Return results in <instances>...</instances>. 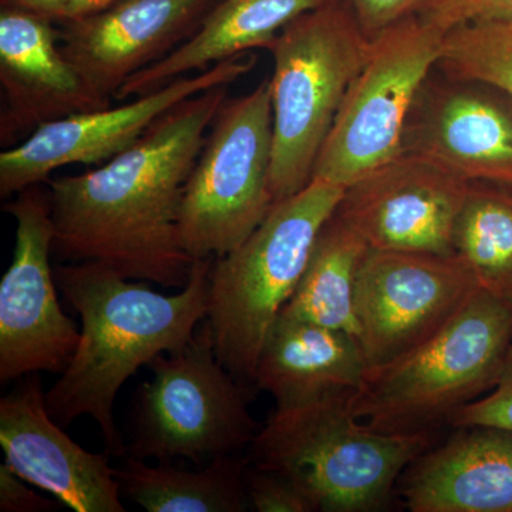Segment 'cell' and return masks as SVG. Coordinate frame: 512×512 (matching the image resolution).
<instances>
[{
  "instance_id": "5bb4252c",
  "label": "cell",
  "mask_w": 512,
  "mask_h": 512,
  "mask_svg": "<svg viewBox=\"0 0 512 512\" xmlns=\"http://www.w3.org/2000/svg\"><path fill=\"white\" fill-rule=\"evenodd\" d=\"M403 153L430 158L468 183L512 185V97L436 64L414 100Z\"/></svg>"
},
{
  "instance_id": "9c48e42d",
  "label": "cell",
  "mask_w": 512,
  "mask_h": 512,
  "mask_svg": "<svg viewBox=\"0 0 512 512\" xmlns=\"http://www.w3.org/2000/svg\"><path fill=\"white\" fill-rule=\"evenodd\" d=\"M443 39V30L421 16L370 39L366 62L350 84L312 180L346 188L403 153L407 119L439 62Z\"/></svg>"
},
{
  "instance_id": "7c38bea8",
  "label": "cell",
  "mask_w": 512,
  "mask_h": 512,
  "mask_svg": "<svg viewBox=\"0 0 512 512\" xmlns=\"http://www.w3.org/2000/svg\"><path fill=\"white\" fill-rule=\"evenodd\" d=\"M255 63L254 55L244 53L194 76L180 77L123 106L72 114L37 127L28 140L0 154V197L45 183L59 168L106 163L133 146L181 101L237 82Z\"/></svg>"
},
{
  "instance_id": "e0dca14e",
  "label": "cell",
  "mask_w": 512,
  "mask_h": 512,
  "mask_svg": "<svg viewBox=\"0 0 512 512\" xmlns=\"http://www.w3.org/2000/svg\"><path fill=\"white\" fill-rule=\"evenodd\" d=\"M0 84L2 141L104 107L64 57L53 20L6 5L0 12Z\"/></svg>"
},
{
  "instance_id": "30bf717a",
  "label": "cell",
  "mask_w": 512,
  "mask_h": 512,
  "mask_svg": "<svg viewBox=\"0 0 512 512\" xmlns=\"http://www.w3.org/2000/svg\"><path fill=\"white\" fill-rule=\"evenodd\" d=\"M16 221L12 264L0 281V382L63 373L80 330L60 306L50 265L55 225L49 194L32 185L3 207Z\"/></svg>"
},
{
  "instance_id": "603a6c76",
  "label": "cell",
  "mask_w": 512,
  "mask_h": 512,
  "mask_svg": "<svg viewBox=\"0 0 512 512\" xmlns=\"http://www.w3.org/2000/svg\"><path fill=\"white\" fill-rule=\"evenodd\" d=\"M453 249L478 288L512 305V185L470 183Z\"/></svg>"
},
{
  "instance_id": "8992f818",
  "label": "cell",
  "mask_w": 512,
  "mask_h": 512,
  "mask_svg": "<svg viewBox=\"0 0 512 512\" xmlns=\"http://www.w3.org/2000/svg\"><path fill=\"white\" fill-rule=\"evenodd\" d=\"M370 39L348 0H332L289 23L268 46L274 114L271 190L275 202L298 194L335 123Z\"/></svg>"
},
{
  "instance_id": "3957f363",
  "label": "cell",
  "mask_w": 512,
  "mask_h": 512,
  "mask_svg": "<svg viewBox=\"0 0 512 512\" xmlns=\"http://www.w3.org/2000/svg\"><path fill=\"white\" fill-rule=\"evenodd\" d=\"M275 409L249 444V464L291 478L316 511L370 512L431 446L433 433H384L360 423L352 394Z\"/></svg>"
},
{
  "instance_id": "8fae6325",
  "label": "cell",
  "mask_w": 512,
  "mask_h": 512,
  "mask_svg": "<svg viewBox=\"0 0 512 512\" xmlns=\"http://www.w3.org/2000/svg\"><path fill=\"white\" fill-rule=\"evenodd\" d=\"M477 289L456 255L367 249L355 296L356 340L367 372L439 332Z\"/></svg>"
},
{
  "instance_id": "52a82bcc",
  "label": "cell",
  "mask_w": 512,
  "mask_h": 512,
  "mask_svg": "<svg viewBox=\"0 0 512 512\" xmlns=\"http://www.w3.org/2000/svg\"><path fill=\"white\" fill-rule=\"evenodd\" d=\"M148 367L153 376L134 394L127 456L207 466L255 439L261 426L249 412L251 384L222 365L207 320L187 345Z\"/></svg>"
},
{
  "instance_id": "d4e9b609",
  "label": "cell",
  "mask_w": 512,
  "mask_h": 512,
  "mask_svg": "<svg viewBox=\"0 0 512 512\" xmlns=\"http://www.w3.org/2000/svg\"><path fill=\"white\" fill-rule=\"evenodd\" d=\"M249 507L258 512L316 511L311 498L291 478L249 464L245 471Z\"/></svg>"
},
{
  "instance_id": "ffe728a7",
  "label": "cell",
  "mask_w": 512,
  "mask_h": 512,
  "mask_svg": "<svg viewBox=\"0 0 512 512\" xmlns=\"http://www.w3.org/2000/svg\"><path fill=\"white\" fill-rule=\"evenodd\" d=\"M332 0H220L200 28L170 55L124 83L116 100L156 92L192 72L254 49H268L276 36L299 16Z\"/></svg>"
},
{
  "instance_id": "cb8c5ba5",
  "label": "cell",
  "mask_w": 512,
  "mask_h": 512,
  "mask_svg": "<svg viewBox=\"0 0 512 512\" xmlns=\"http://www.w3.org/2000/svg\"><path fill=\"white\" fill-rule=\"evenodd\" d=\"M437 67L493 84L512 97V25L476 22L448 30Z\"/></svg>"
},
{
  "instance_id": "44dd1931",
  "label": "cell",
  "mask_w": 512,
  "mask_h": 512,
  "mask_svg": "<svg viewBox=\"0 0 512 512\" xmlns=\"http://www.w3.org/2000/svg\"><path fill=\"white\" fill-rule=\"evenodd\" d=\"M116 468L121 497L148 512H244L249 510L245 471L248 456L241 453L215 458L201 470L123 457Z\"/></svg>"
},
{
  "instance_id": "4dcf8cb0",
  "label": "cell",
  "mask_w": 512,
  "mask_h": 512,
  "mask_svg": "<svg viewBox=\"0 0 512 512\" xmlns=\"http://www.w3.org/2000/svg\"><path fill=\"white\" fill-rule=\"evenodd\" d=\"M117 0H67L66 3V20H77L89 18L96 13L103 12L114 5Z\"/></svg>"
},
{
  "instance_id": "2e32d148",
  "label": "cell",
  "mask_w": 512,
  "mask_h": 512,
  "mask_svg": "<svg viewBox=\"0 0 512 512\" xmlns=\"http://www.w3.org/2000/svg\"><path fill=\"white\" fill-rule=\"evenodd\" d=\"M0 446L20 478L74 512H124L110 454L90 453L47 410L39 373L0 400Z\"/></svg>"
},
{
  "instance_id": "4316f807",
  "label": "cell",
  "mask_w": 512,
  "mask_h": 512,
  "mask_svg": "<svg viewBox=\"0 0 512 512\" xmlns=\"http://www.w3.org/2000/svg\"><path fill=\"white\" fill-rule=\"evenodd\" d=\"M421 18L444 33L467 23L501 22L512 25V0H431Z\"/></svg>"
},
{
  "instance_id": "5b68a950",
  "label": "cell",
  "mask_w": 512,
  "mask_h": 512,
  "mask_svg": "<svg viewBox=\"0 0 512 512\" xmlns=\"http://www.w3.org/2000/svg\"><path fill=\"white\" fill-rule=\"evenodd\" d=\"M511 346V303L478 288L439 332L367 372L353 412L384 433H433L493 389Z\"/></svg>"
},
{
  "instance_id": "f1b7e54d",
  "label": "cell",
  "mask_w": 512,
  "mask_h": 512,
  "mask_svg": "<svg viewBox=\"0 0 512 512\" xmlns=\"http://www.w3.org/2000/svg\"><path fill=\"white\" fill-rule=\"evenodd\" d=\"M57 501L39 495L6 463L0 464V511L52 512L59 510Z\"/></svg>"
},
{
  "instance_id": "4fadbf2b",
  "label": "cell",
  "mask_w": 512,
  "mask_h": 512,
  "mask_svg": "<svg viewBox=\"0 0 512 512\" xmlns=\"http://www.w3.org/2000/svg\"><path fill=\"white\" fill-rule=\"evenodd\" d=\"M468 187L436 161L402 153L346 187L335 215L369 248L454 255Z\"/></svg>"
},
{
  "instance_id": "7402d4cb",
  "label": "cell",
  "mask_w": 512,
  "mask_h": 512,
  "mask_svg": "<svg viewBox=\"0 0 512 512\" xmlns=\"http://www.w3.org/2000/svg\"><path fill=\"white\" fill-rule=\"evenodd\" d=\"M367 244L335 214L323 225L298 288L281 315L342 330L356 339V281Z\"/></svg>"
},
{
  "instance_id": "9a60e30c",
  "label": "cell",
  "mask_w": 512,
  "mask_h": 512,
  "mask_svg": "<svg viewBox=\"0 0 512 512\" xmlns=\"http://www.w3.org/2000/svg\"><path fill=\"white\" fill-rule=\"evenodd\" d=\"M220 0H117L59 29L62 53L101 106L134 74L183 45Z\"/></svg>"
},
{
  "instance_id": "ba28073f",
  "label": "cell",
  "mask_w": 512,
  "mask_h": 512,
  "mask_svg": "<svg viewBox=\"0 0 512 512\" xmlns=\"http://www.w3.org/2000/svg\"><path fill=\"white\" fill-rule=\"evenodd\" d=\"M274 114L271 82L224 101L185 183L178 215L181 245L194 261L237 249L268 217Z\"/></svg>"
},
{
  "instance_id": "277c9868",
  "label": "cell",
  "mask_w": 512,
  "mask_h": 512,
  "mask_svg": "<svg viewBox=\"0 0 512 512\" xmlns=\"http://www.w3.org/2000/svg\"><path fill=\"white\" fill-rule=\"evenodd\" d=\"M343 192L313 178L298 194L275 202L237 249L214 259L205 320L218 359L241 382L254 384L268 333L298 288Z\"/></svg>"
},
{
  "instance_id": "83f0119b",
  "label": "cell",
  "mask_w": 512,
  "mask_h": 512,
  "mask_svg": "<svg viewBox=\"0 0 512 512\" xmlns=\"http://www.w3.org/2000/svg\"><path fill=\"white\" fill-rule=\"evenodd\" d=\"M357 22L369 39L404 19L421 16L431 0H348Z\"/></svg>"
},
{
  "instance_id": "d6986e66",
  "label": "cell",
  "mask_w": 512,
  "mask_h": 512,
  "mask_svg": "<svg viewBox=\"0 0 512 512\" xmlns=\"http://www.w3.org/2000/svg\"><path fill=\"white\" fill-rule=\"evenodd\" d=\"M367 366L357 340L342 330L279 315L259 356L254 386L289 409L336 393L357 392Z\"/></svg>"
},
{
  "instance_id": "ac0fdd59",
  "label": "cell",
  "mask_w": 512,
  "mask_h": 512,
  "mask_svg": "<svg viewBox=\"0 0 512 512\" xmlns=\"http://www.w3.org/2000/svg\"><path fill=\"white\" fill-rule=\"evenodd\" d=\"M400 481L413 512H512V433L458 429L421 454Z\"/></svg>"
},
{
  "instance_id": "484cf974",
  "label": "cell",
  "mask_w": 512,
  "mask_h": 512,
  "mask_svg": "<svg viewBox=\"0 0 512 512\" xmlns=\"http://www.w3.org/2000/svg\"><path fill=\"white\" fill-rule=\"evenodd\" d=\"M450 426L456 429L493 427L512 433V346L490 393L461 407L451 419Z\"/></svg>"
},
{
  "instance_id": "f546056e",
  "label": "cell",
  "mask_w": 512,
  "mask_h": 512,
  "mask_svg": "<svg viewBox=\"0 0 512 512\" xmlns=\"http://www.w3.org/2000/svg\"><path fill=\"white\" fill-rule=\"evenodd\" d=\"M66 3L67 0H2V5L28 10L53 22L66 18Z\"/></svg>"
},
{
  "instance_id": "6da1fadb",
  "label": "cell",
  "mask_w": 512,
  "mask_h": 512,
  "mask_svg": "<svg viewBox=\"0 0 512 512\" xmlns=\"http://www.w3.org/2000/svg\"><path fill=\"white\" fill-rule=\"evenodd\" d=\"M227 92L218 86L181 101L96 170L49 178L57 256L184 288L195 261L181 245V200Z\"/></svg>"
},
{
  "instance_id": "7a4b0ae2",
  "label": "cell",
  "mask_w": 512,
  "mask_h": 512,
  "mask_svg": "<svg viewBox=\"0 0 512 512\" xmlns=\"http://www.w3.org/2000/svg\"><path fill=\"white\" fill-rule=\"evenodd\" d=\"M212 264L214 258L195 261L187 284L174 295L97 262L56 266L59 291L82 320L76 352L46 393L47 410L57 424L66 427L79 417H92L107 453L127 456L114 421L117 394L140 367L190 342L207 318Z\"/></svg>"
}]
</instances>
